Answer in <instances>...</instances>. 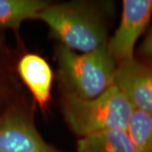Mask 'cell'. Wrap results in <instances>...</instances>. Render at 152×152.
<instances>
[{"label": "cell", "instance_id": "cell-4", "mask_svg": "<svg viewBox=\"0 0 152 152\" xmlns=\"http://www.w3.org/2000/svg\"><path fill=\"white\" fill-rule=\"evenodd\" d=\"M34 107L21 97L0 114V152H62L39 133Z\"/></svg>", "mask_w": 152, "mask_h": 152}, {"label": "cell", "instance_id": "cell-6", "mask_svg": "<svg viewBox=\"0 0 152 152\" xmlns=\"http://www.w3.org/2000/svg\"><path fill=\"white\" fill-rule=\"evenodd\" d=\"M114 85L134 107L152 115V67L136 59L118 65Z\"/></svg>", "mask_w": 152, "mask_h": 152}, {"label": "cell", "instance_id": "cell-3", "mask_svg": "<svg viewBox=\"0 0 152 152\" xmlns=\"http://www.w3.org/2000/svg\"><path fill=\"white\" fill-rule=\"evenodd\" d=\"M134 110L129 100L115 85L91 99L62 96L66 124L80 138L107 129L127 130Z\"/></svg>", "mask_w": 152, "mask_h": 152}, {"label": "cell", "instance_id": "cell-5", "mask_svg": "<svg viewBox=\"0 0 152 152\" xmlns=\"http://www.w3.org/2000/svg\"><path fill=\"white\" fill-rule=\"evenodd\" d=\"M122 4L119 26L107 44L117 65L135 58L136 42L152 17V0H124Z\"/></svg>", "mask_w": 152, "mask_h": 152}, {"label": "cell", "instance_id": "cell-9", "mask_svg": "<svg viewBox=\"0 0 152 152\" xmlns=\"http://www.w3.org/2000/svg\"><path fill=\"white\" fill-rule=\"evenodd\" d=\"M49 3L45 0H0V28L18 30L24 21L36 19Z\"/></svg>", "mask_w": 152, "mask_h": 152}, {"label": "cell", "instance_id": "cell-11", "mask_svg": "<svg viewBox=\"0 0 152 152\" xmlns=\"http://www.w3.org/2000/svg\"><path fill=\"white\" fill-rule=\"evenodd\" d=\"M135 58L152 67V26L138 49Z\"/></svg>", "mask_w": 152, "mask_h": 152}, {"label": "cell", "instance_id": "cell-7", "mask_svg": "<svg viewBox=\"0 0 152 152\" xmlns=\"http://www.w3.org/2000/svg\"><path fill=\"white\" fill-rule=\"evenodd\" d=\"M17 75L32 96L35 106L46 111L52 98L53 72L48 61L42 56L27 53L17 60Z\"/></svg>", "mask_w": 152, "mask_h": 152}, {"label": "cell", "instance_id": "cell-12", "mask_svg": "<svg viewBox=\"0 0 152 152\" xmlns=\"http://www.w3.org/2000/svg\"><path fill=\"white\" fill-rule=\"evenodd\" d=\"M9 95H10V92H9L8 87H6L2 82L0 81V102H2L4 100L6 96H9Z\"/></svg>", "mask_w": 152, "mask_h": 152}, {"label": "cell", "instance_id": "cell-1", "mask_svg": "<svg viewBox=\"0 0 152 152\" xmlns=\"http://www.w3.org/2000/svg\"><path fill=\"white\" fill-rule=\"evenodd\" d=\"M112 5L111 2H50L36 19L48 26L51 35L61 45L86 53L107 44Z\"/></svg>", "mask_w": 152, "mask_h": 152}, {"label": "cell", "instance_id": "cell-2", "mask_svg": "<svg viewBox=\"0 0 152 152\" xmlns=\"http://www.w3.org/2000/svg\"><path fill=\"white\" fill-rule=\"evenodd\" d=\"M56 59L62 96L91 99L114 86L118 65L107 45L91 53H78L59 44Z\"/></svg>", "mask_w": 152, "mask_h": 152}, {"label": "cell", "instance_id": "cell-10", "mask_svg": "<svg viewBox=\"0 0 152 152\" xmlns=\"http://www.w3.org/2000/svg\"><path fill=\"white\" fill-rule=\"evenodd\" d=\"M127 132L137 152H152V115L135 109Z\"/></svg>", "mask_w": 152, "mask_h": 152}, {"label": "cell", "instance_id": "cell-8", "mask_svg": "<svg viewBox=\"0 0 152 152\" xmlns=\"http://www.w3.org/2000/svg\"><path fill=\"white\" fill-rule=\"evenodd\" d=\"M77 152H137L127 130L107 129L81 137Z\"/></svg>", "mask_w": 152, "mask_h": 152}]
</instances>
